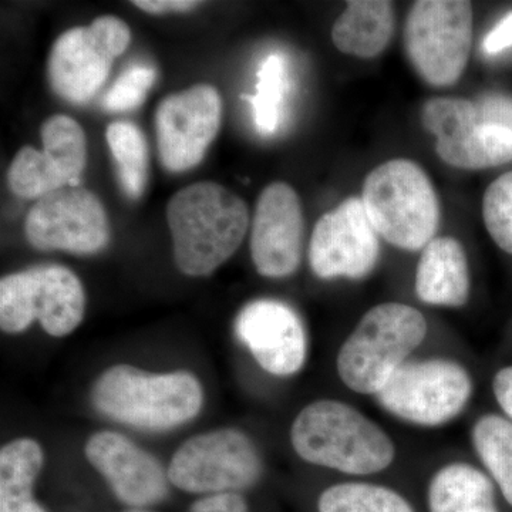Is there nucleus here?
<instances>
[{
    "label": "nucleus",
    "instance_id": "1",
    "mask_svg": "<svg viewBox=\"0 0 512 512\" xmlns=\"http://www.w3.org/2000/svg\"><path fill=\"white\" fill-rule=\"evenodd\" d=\"M167 221L177 268L185 275L208 276L241 247L249 212L245 201L228 188L202 181L171 197Z\"/></svg>",
    "mask_w": 512,
    "mask_h": 512
},
{
    "label": "nucleus",
    "instance_id": "2",
    "mask_svg": "<svg viewBox=\"0 0 512 512\" xmlns=\"http://www.w3.org/2000/svg\"><path fill=\"white\" fill-rule=\"evenodd\" d=\"M291 443L306 463L350 476L380 473L396 458L389 434L339 400H318L302 409L292 423Z\"/></svg>",
    "mask_w": 512,
    "mask_h": 512
},
{
    "label": "nucleus",
    "instance_id": "3",
    "mask_svg": "<svg viewBox=\"0 0 512 512\" xmlns=\"http://www.w3.org/2000/svg\"><path fill=\"white\" fill-rule=\"evenodd\" d=\"M92 402L110 420L140 430H171L201 412L204 392L188 372L147 373L130 365L104 370L94 383Z\"/></svg>",
    "mask_w": 512,
    "mask_h": 512
},
{
    "label": "nucleus",
    "instance_id": "4",
    "mask_svg": "<svg viewBox=\"0 0 512 512\" xmlns=\"http://www.w3.org/2000/svg\"><path fill=\"white\" fill-rule=\"evenodd\" d=\"M362 202L379 237L404 251H423L440 227V202L429 175L413 161L377 165L363 183Z\"/></svg>",
    "mask_w": 512,
    "mask_h": 512
},
{
    "label": "nucleus",
    "instance_id": "5",
    "mask_svg": "<svg viewBox=\"0 0 512 512\" xmlns=\"http://www.w3.org/2000/svg\"><path fill=\"white\" fill-rule=\"evenodd\" d=\"M427 330L426 318L413 306L399 302L375 306L339 350L340 380L353 392L376 396L424 342Z\"/></svg>",
    "mask_w": 512,
    "mask_h": 512
},
{
    "label": "nucleus",
    "instance_id": "6",
    "mask_svg": "<svg viewBox=\"0 0 512 512\" xmlns=\"http://www.w3.org/2000/svg\"><path fill=\"white\" fill-rule=\"evenodd\" d=\"M86 293L80 279L63 265H37L0 281V328L15 335L35 320L55 338L70 335L82 323Z\"/></svg>",
    "mask_w": 512,
    "mask_h": 512
},
{
    "label": "nucleus",
    "instance_id": "7",
    "mask_svg": "<svg viewBox=\"0 0 512 512\" xmlns=\"http://www.w3.org/2000/svg\"><path fill=\"white\" fill-rule=\"evenodd\" d=\"M473 6L466 0H420L404 26V47L421 79L433 87L456 84L473 47Z\"/></svg>",
    "mask_w": 512,
    "mask_h": 512
},
{
    "label": "nucleus",
    "instance_id": "8",
    "mask_svg": "<svg viewBox=\"0 0 512 512\" xmlns=\"http://www.w3.org/2000/svg\"><path fill=\"white\" fill-rule=\"evenodd\" d=\"M264 473L254 440L238 429L197 434L181 444L168 466V480L191 494L238 493L254 487Z\"/></svg>",
    "mask_w": 512,
    "mask_h": 512
},
{
    "label": "nucleus",
    "instance_id": "9",
    "mask_svg": "<svg viewBox=\"0 0 512 512\" xmlns=\"http://www.w3.org/2000/svg\"><path fill=\"white\" fill-rule=\"evenodd\" d=\"M473 394L466 367L447 359L406 362L376 394L377 402L397 419L439 427L456 419Z\"/></svg>",
    "mask_w": 512,
    "mask_h": 512
},
{
    "label": "nucleus",
    "instance_id": "10",
    "mask_svg": "<svg viewBox=\"0 0 512 512\" xmlns=\"http://www.w3.org/2000/svg\"><path fill=\"white\" fill-rule=\"evenodd\" d=\"M130 42V28L116 16H100L90 26L67 30L57 37L47 63L53 92L73 104L92 100Z\"/></svg>",
    "mask_w": 512,
    "mask_h": 512
},
{
    "label": "nucleus",
    "instance_id": "11",
    "mask_svg": "<svg viewBox=\"0 0 512 512\" xmlns=\"http://www.w3.org/2000/svg\"><path fill=\"white\" fill-rule=\"evenodd\" d=\"M421 123L436 137L441 160L458 170H485L512 161V130L481 124L474 101L430 99L421 110Z\"/></svg>",
    "mask_w": 512,
    "mask_h": 512
},
{
    "label": "nucleus",
    "instance_id": "12",
    "mask_svg": "<svg viewBox=\"0 0 512 512\" xmlns=\"http://www.w3.org/2000/svg\"><path fill=\"white\" fill-rule=\"evenodd\" d=\"M25 232L39 251L90 255L110 242L109 218L99 197L72 185L37 200L26 217Z\"/></svg>",
    "mask_w": 512,
    "mask_h": 512
},
{
    "label": "nucleus",
    "instance_id": "13",
    "mask_svg": "<svg viewBox=\"0 0 512 512\" xmlns=\"http://www.w3.org/2000/svg\"><path fill=\"white\" fill-rule=\"evenodd\" d=\"M222 120L220 93L211 84H195L158 104V156L165 170L183 173L201 163Z\"/></svg>",
    "mask_w": 512,
    "mask_h": 512
},
{
    "label": "nucleus",
    "instance_id": "14",
    "mask_svg": "<svg viewBox=\"0 0 512 512\" xmlns=\"http://www.w3.org/2000/svg\"><path fill=\"white\" fill-rule=\"evenodd\" d=\"M40 137L43 150L23 147L8 170L10 191L26 200H40L67 185L79 187L87 164L86 134L72 117H50L40 128Z\"/></svg>",
    "mask_w": 512,
    "mask_h": 512
},
{
    "label": "nucleus",
    "instance_id": "15",
    "mask_svg": "<svg viewBox=\"0 0 512 512\" xmlns=\"http://www.w3.org/2000/svg\"><path fill=\"white\" fill-rule=\"evenodd\" d=\"M379 234L362 198H346L320 217L309 245V264L320 279H365L380 258Z\"/></svg>",
    "mask_w": 512,
    "mask_h": 512
},
{
    "label": "nucleus",
    "instance_id": "16",
    "mask_svg": "<svg viewBox=\"0 0 512 512\" xmlns=\"http://www.w3.org/2000/svg\"><path fill=\"white\" fill-rule=\"evenodd\" d=\"M305 220L298 194L285 183L264 188L256 202L251 255L266 278H286L298 271L303 254Z\"/></svg>",
    "mask_w": 512,
    "mask_h": 512
},
{
    "label": "nucleus",
    "instance_id": "17",
    "mask_svg": "<svg viewBox=\"0 0 512 512\" xmlns=\"http://www.w3.org/2000/svg\"><path fill=\"white\" fill-rule=\"evenodd\" d=\"M235 335L269 375H296L305 366L308 338L301 316L275 299L249 302L235 319Z\"/></svg>",
    "mask_w": 512,
    "mask_h": 512
},
{
    "label": "nucleus",
    "instance_id": "18",
    "mask_svg": "<svg viewBox=\"0 0 512 512\" xmlns=\"http://www.w3.org/2000/svg\"><path fill=\"white\" fill-rule=\"evenodd\" d=\"M84 453L121 503L143 508L167 497L171 484L167 471L123 434L99 431L87 441Z\"/></svg>",
    "mask_w": 512,
    "mask_h": 512
},
{
    "label": "nucleus",
    "instance_id": "19",
    "mask_svg": "<svg viewBox=\"0 0 512 512\" xmlns=\"http://www.w3.org/2000/svg\"><path fill=\"white\" fill-rule=\"evenodd\" d=\"M470 269L463 245L453 237H437L421 252L416 295L421 302L461 308L470 296Z\"/></svg>",
    "mask_w": 512,
    "mask_h": 512
},
{
    "label": "nucleus",
    "instance_id": "20",
    "mask_svg": "<svg viewBox=\"0 0 512 512\" xmlns=\"http://www.w3.org/2000/svg\"><path fill=\"white\" fill-rule=\"evenodd\" d=\"M394 28L392 2L353 0L333 25V45L345 55L373 59L390 45Z\"/></svg>",
    "mask_w": 512,
    "mask_h": 512
},
{
    "label": "nucleus",
    "instance_id": "21",
    "mask_svg": "<svg viewBox=\"0 0 512 512\" xmlns=\"http://www.w3.org/2000/svg\"><path fill=\"white\" fill-rule=\"evenodd\" d=\"M427 505L430 512H500L493 481L466 463L448 464L434 474Z\"/></svg>",
    "mask_w": 512,
    "mask_h": 512
},
{
    "label": "nucleus",
    "instance_id": "22",
    "mask_svg": "<svg viewBox=\"0 0 512 512\" xmlns=\"http://www.w3.org/2000/svg\"><path fill=\"white\" fill-rule=\"evenodd\" d=\"M45 454L36 440L16 439L0 450V512H46L32 488Z\"/></svg>",
    "mask_w": 512,
    "mask_h": 512
},
{
    "label": "nucleus",
    "instance_id": "23",
    "mask_svg": "<svg viewBox=\"0 0 512 512\" xmlns=\"http://www.w3.org/2000/svg\"><path fill=\"white\" fill-rule=\"evenodd\" d=\"M106 138L121 188L128 198L138 200L148 178V146L143 131L130 121H114L107 127Z\"/></svg>",
    "mask_w": 512,
    "mask_h": 512
},
{
    "label": "nucleus",
    "instance_id": "24",
    "mask_svg": "<svg viewBox=\"0 0 512 512\" xmlns=\"http://www.w3.org/2000/svg\"><path fill=\"white\" fill-rule=\"evenodd\" d=\"M473 446L512 507V421L487 414L473 427Z\"/></svg>",
    "mask_w": 512,
    "mask_h": 512
},
{
    "label": "nucleus",
    "instance_id": "25",
    "mask_svg": "<svg viewBox=\"0 0 512 512\" xmlns=\"http://www.w3.org/2000/svg\"><path fill=\"white\" fill-rule=\"evenodd\" d=\"M319 512H416L402 494L383 485L342 483L326 488Z\"/></svg>",
    "mask_w": 512,
    "mask_h": 512
},
{
    "label": "nucleus",
    "instance_id": "26",
    "mask_svg": "<svg viewBox=\"0 0 512 512\" xmlns=\"http://www.w3.org/2000/svg\"><path fill=\"white\" fill-rule=\"evenodd\" d=\"M285 92V63L279 55L266 57L258 72L255 96H249L254 107V121L259 133L271 136L281 121Z\"/></svg>",
    "mask_w": 512,
    "mask_h": 512
},
{
    "label": "nucleus",
    "instance_id": "27",
    "mask_svg": "<svg viewBox=\"0 0 512 512\" xmlns=\"http://www.w3.org/2000/svg\"><path fill=\"white\" fill-rule=\"evenodd\" d=\"M483 218L497 247L512 255V171L498 177L485 191Z\"/></svg>",
    "mask_w": 512,
    "mask_h": 512
},
{
    "label": "nucleus",
    "instance_id": "28",
    "mask_svg": "<svg viewBox=\"0 0 512 512\" xmlns=\"http://www.w3.org/2000/svg\"><path fill=\"white\" fill-rule=\"evenodd\" d=\"M156 82V70L147 66H133L121 74L103 99L104 110L126 113L136 110L146 100L148 90Z\"/></svg>",
    "mask_w": 512,
    "mask_h": 512
},
{
    "label": "nucleus",
    "instance_id": "29",
    "mask_svg": "<svg viewBox=\"0 0 512 512\" xmlns=\"http://www.w3.org/2000/svg\"><path fill=\"white\" fill-rule=\"evenodd\" d=\"M478 121L512 130V97L487 94L476 103Z\"/></svg>",
    "mask_w": 512,
    "mask_h": 512
},
{
    "label": "nucleus",
    "instance_id": "30",
    "mask_svg": "<svg viewBox=\"0 0 512 512\" xmlns=\"http://www.w3.org/2000/svg\"><path fill=\"white\" fill-rule=\"evenodd\" d=\"M188 512H249L247 501L241 494L207 495L191 505Z\"/></svg>",
    "mask_w": 512,
    "mask_h": 512
},
{
    "label": "nucleus",
    "instance_id": "31",
    "mask_svg": "<svg viewBox=\"0 0 512 512\" xmlns=\"http://www.w3.org/2000/svg\"><path fill=\"white\" fill-rule=\"evenodd\" d=\"M512 47V12L505 15L494 29L485 36L483 42L484 53L488 56H497Z\"/></svg>",
    "mask_w": 512,
    "mask_h": 512
},
{
    "label": "nucleus",
    "instance_id": "32",
    "mask_svg": "<svg viewBox=\"0 0 512 512\" xmlns=\"http://www.w3.org/2000/svg\"><path fill=\"white\" fill-rule=\"evenodd\" d=\"M493 390L501 409L512 420V366L504 367L495 375Z\"/></svg>",
    "mask_w": 512,
    "mask_h": 512
},
{
    "label": "nucleus",
    "instance_id": "33",
    "mask_svg": "<svg viewBox=\"0 0 512 512\" xmlns=\"http://www.w3.org/2000/svg\"><path fill=\"white\" fill-rule=\"evenodd\" d=\"M133 5L147 13H165L188 12L200 6L201 3L191 2V0H136Z\"/></svg>",
    "mask_w": 512,
    "mask_h": 512
},
{
    "label": "nucleus",
    "instance_id": "34",
    "mask_svg": "<svg viewBox=\"0 0 512 512\" xmlns=\"http://www.w3.org/2000/svg\"><path fill=\"white\" fill-rule=\"evenodd\" d=\"M126 512H151V511H144V510H130Z\"/></svg>",
    "mask_w": 512,
    "mask_h": 512
}]
</instances>
